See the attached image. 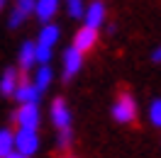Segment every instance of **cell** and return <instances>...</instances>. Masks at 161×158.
I'll list each match as a JSON object with an SVG mask.
<instances>
[{
  "label": "cell",
  "mask_w": 161,
  "mask_h": 158,
  "mask_svg": "<svg viewBox=\"0 0 161 158\" xmlns=\"http://www.w3.org/2000/svg\"><path fill=\"white\" fill-rule=\"evenodd\" d=\"M37 148H39V134H37V129H32V127L17 129V134H15V151H20V153H25L30 158L32 153H37Z\"/></svg>",
  "instance_id": "cell-1"
},
{
  "label": "cell",
  "mask_w": 161,
  "mask_h": 158,
  "mask_svg": "<svg viewBox=\"0 0 161 158\" xmlns=\"http://www.w3.org/2000/svg\"><path fill=\"white\" fill-rule=\"evenodd\" d=\"M112 117L117 119L120 124L134 122V117H137V102H134V97H132L130 92H122L120 97H117V102L112 105Z\"/></svg>",
  "instance_id": "cell-2"
},
{
  "label": "cell",
  "mask_w": 161,
  "mask_h": 158,
  "mask_svg": "<svg viewBox=\"0 0 161 158\" xmlns=\"http://www.w3.org/2000/svg\"><path fill=\"white\" fill-rule=\"evenodd\" d=\"M15 122L20 124V127H32L37 129L39 127V105L37 102H22L20 109L15 112Z\"/></svg>",
  "instance_id": "cell-3"
},
{
  "label": "cell",
  "mask_w": 161,
  "mask_h": 158,
  "mask_svg": "<svg viewBox=\"0 0 161 158\" xmlns=\"http://www.w3.org/2000/svg\"><path fill=\"white\" fill-rule=\"evenodd\" d=\"M98 44V29H93V27H80L76 32V37H73V49H78L80 54H86V51H91L93 46Z\"/></svg>",
  "instance_id": "cell-4"
},
{
  "label": "cell",
  "mask_w": 161,
  "mask_h": 158,
  "mask_svg": "<svg viewBox=\"0 0 161 158\" xmlns=\"http://www.w3.org/2000/svg\"><path fill=\"white\" fill-rule=\"evenodd\" d=\"M83 22H86V27H93V29H98L105 22V5L100 0H93L88 8H83Z\"/></svg>",
  "instance_id": "cell-5"
},
{
  "label": "cell",
  "mask_w": 161,
  "mask_h": 158,
  "mask_svg": "<svg viewBox=\"0 0 161 158\" xmlns=\"http://www.w3.org/2000/svg\"><path fill=\"white\" fill-rule=\"evenodd\" d=\"M80 63H83V54L78 49H73V46L66 49L64 51V78L71 80L80 71Z\"/></svg>",
  "instance_id": "cell-6"
},
{
  "label": "cell",
  "mask_w": 161,
  "mask_h": 158,
  "mask_svg": "<svg viewBox=\"0 0 161 158\" xmlns=\"http://www.w3.org/2000/svg\"><path fill=\"white\" fill-rule=\"evenodd\" d=\"M51 122L56 124V129H64V127H71V112L66 107V102L61 97L54 100V105H51Z\"/></svg>",
  "instance_id": "cell-7"
},
{
  "label": "cell",
  "mask_w": 161,
  "mask_h": 158,
  "mask_svg": "<svg viewBox=\"0 0 161 158\" xmlns=\"http://www.w3.org/2000/svg\"><path fill=\"white\" fill-rule=\"evenodd\" d=\"M12 95L17 97V102H39L42 90L34 83H17V88H15Z\"/></svg>",
  "instance_id": "cell-8"
},
{
  "label": "cell",
  "mask_w": 161,
  "mask_h": 158,
  "mask_svg": "<svg viewBox=\"0 0 161 158\" xmlns=\"http://www.w3.org/2000/svg\"><path fill=\"white\" fill-rule=\"evenodd\" d=\"M59 10V0H34V15L42 22H49Z\"/></svg>",
  "instance_id": "cell-9"
},
{
  "label": "cell",
  "mask_w": 161,
  "mask_h": 158,
  "mask_svg": "<svg viewBox=\"0 0 161 158\" xmlns=\"http://www.w3.org/2000/svg\"><path fill=\"white\" fill-rule=\"evenodd\" d=\"M17 71L15 68H8L5 73H3V78H0V92L3 95H12L15 92V88H17Z\"/></svg>",
  "instance_id": "cell-10"
},
{
  "label": "cell",
  "mask_w": 161,
  "mask_h": 158,
  "mask_svg": "<svg viewBox=\"0 0 161 158\" xmlns=\"http://www.w3.org/2000/svg\"><path fill=\"white\" fill-rule=\"evenodd\" d=\"M59 27L56 24H44L39 29V44H44V46H54L56 41H59Z\"/></svg>",
  "instance_id": "cell-11"
},
{
  "label": "cell",
  "mask_w": 161,
  "mask_h": 158,
  "mask_svg": "<svg viewBox=\"0 0 161 158\" xmlns=\"http://www.w3.org/2000/svg\"><path fill=\"white\" fill-rule=\"evenodd\" d=\"M51 78H54L51 68L47 66V63H42L39 71H37V76H34V85H37L39 90H47V88H49V83H51Z\"/></svg>",
  "instance_id": "cell-12"
},
{
  "label": "cell",
  "mask_w": 161,
  "mask_h": 158,
  "mask_svg": "<svg viewBox=\"0 0 161 158\" xmlns=\"http://www.w3.org/2000/svg\"><path fill=\"white\" fill-rule=\"evenodd\" d=\"M32 63H37V59H34V44L25 41L20 49V66L22 68H32Z\"/></svg>",
  "instance_id": "cell-13"
},
{
  "label": "cell",
  "mask_w": 161,
  "mask_h": 158,
  "mask_svg": "<svg viewBox=\"0 0 161 158\" xmlns=\"http://www.w3.org/2000/svg\"><path fill=\"white\" fill-rule=\"evenodd\" d=\"M12 148H15V134L8 129H0V158L8 156Z\"/></svg>",
  "instance_id": "cell-14"
},
{
  "label": "cell",
  "mask_w": 161,
  "mask_h": 158,
  "mask_svg": "<svg viewBox=\"0 0 161 158\" xmlns=\"http://www.w3.org/2000/svg\"><path fill=\"white\" fill-rule=\"evenodd\" d=\"M34 59L39 61V63H49V59H51V46L34 44Z\"/></svg>",
  "instance_id": "cell-15"
},
{
  "label": "cell",
  "mask_w": 161,
  "mask_h": 158,
  "mask_svg": "<svg viewBox=\"0 0 161 158\" xmlns=\"http://www.w3.org/2000/svg\"><path fill=\"white\" fill-rule=\"evenodd\" d=\"M149 119L154 127H161V100H154L149 107Z\"/></svg>",
  "instance_id": "cell-16"
},
{
  "label": "cell",
  "mask_w": 161,
  "mask_h": 158,
  "mask_svg": "<svg viewBox=\"0 0 161 158\" xmlns=\"http://www.w3.org/2000/svg\"><path fill=\"white\" fill-rule=\"evenodd\" d=\"M66 12L71 17H83V0H66Z\"/></svg>",
  "instance_id": "cell-17"
},
{
  "label": "cell",
  "mask_w": 161,
  "mask_h": 158,
  "mask_svg": "<svg viewBox=\"0 0 161 158\" xmlns=\"http://www.w3.org/2000/svg\"><path fill=\"white\" fill-rule=\"evenodd\" d=\"M71 139H73V131H71V127L59 129V141H56V146H59V148H69V146H71Z\"/></svg>",
  "instance_id": "cell-18"
},
{
  "label": "cell",
  "mask_w": 161,
  "mask_h": 158,
  "mask_svg": "<svg viewBox=\"0 0 161 158\" xmlns=\"http://www.w3.org/2000/svg\"><path fill=\"white\" fill-rule=\"evenodd\" d=\"M17 10L27 17L30 12H34V0H17Z\"/></svg>",
  "instance_id": "cell-19"
},
{
  "label": "cell",
  "mask_w": 161,
  "mask_h": 158,
  "mask_svg": "<svg viewBox=\"0 0 161 158\" xmlns=\"http://www.w3.org/2000/svg\"><path fill=\"white\" fill-rule=\"evenodd\" d=\"M22 20H25V15H22V12L15 8V10H12V15H10V20H8V24H10V27H20Z\"/></svg>",
  "instance_id": "cell-20"
},
{
  "label": "cell",
  "mask_w": 161,
  "mask_h": 158,
  "mask_svg": "<svg viewBox=\"0 0 161 158\" xmlns=\"http://www.w3.org/2000/svg\"><path fill=\"white\" fill-rule=\"evenodd\" d=\"M151 61H156V63H161V46H156V49L151 51Z\"/></svg>",
  "instance_id": "cell-21"
},
{
  "label": "cell",
  "mask_w": 161,
  "mask_h": 158,
  "mask_svg": "<svg viewBox=\"0 0 161 158\" xmlns=\"http://www.w3.org/2000/svg\"><path fill=\"white\" fill-rule=\"evenodd\" d=\"M3 158H27V156H25V153H20V151H15V148H12L10 153H8V156H3Z\"/></svg>",
  "instance_id": "cell-22"
},
{
  "label": "cell",
  "mask_w": 161,
  "mask_h": 158,
  "mask_svg": "<svg viewBox=\"0 0 161 158\" xmlns=\"http://www.w3.org/2000/svg\"><path fill=\"white\" fill-rule=\"evenodd\" d=\"M3 5H5V0H0V10H3Z\"/></svg>",
  "instance_id": "cell-23"
},
{
  "label": "cell",
  "mask_w": 161,
  "mask_h": 158,
  "mask_svg": "<svg viewBox=\"0 0 161 158\" xmlns=\"http://www.w3.org/2000/svg\"><path fill=\"white\" fill-rule=\"evenodd\" d=\"M66 158H71V156H66Z\"/></svg>",
  "instance_id": "cell-24"
}]
</instances>
